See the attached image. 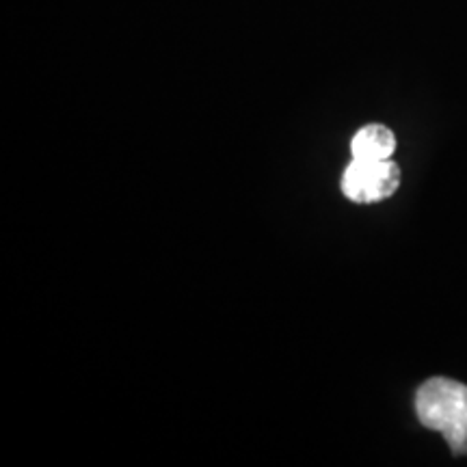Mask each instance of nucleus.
I'll return each instance as SVG.
<instances>
[{"instance_id": "1", "label": "nucleus", "mask_w": 467, "mask_h": 467, "mask_svg": "<svg viewBox=\"0 0 467 467\" xmlns=\"http://www.w3.org/2000/svg\"><path fill=\"white\" fill-rule=\"evenodd\" d=\"M416 413L422 426L443 435L451 451L467 457V385L433 377L420 385Z\"/></svg>"}, {"instance_id": "3", "label": "nucleus", "mask_w": 467, "mask_h": 467, "mask_svg": "<svg viewBox=\"0 0 467 467\" xmlns=\"http://www.w3.org/2000/svg\"><path fill=\"white\" fill-rule=\"evenodd\" d=\"M396 151V137L388 126L368 124L350 139V154L361 161H388Z\"/></svg>"}, {"instance_id": "2", "label": "nucleus", "mask_w": 467, "mask_h": 467, "mask_svg": "<svg viewBox=\"0 0 467 467\" xmlns=\"http://www.w3.org/2000/svg\"><path fill=\"white\" fill-rule=\"evenodd\" d=\"M344 197L355 203H377L389 200L400 186V169L392 159H353L342 173Z\"/></svg>"}]
</instances>
